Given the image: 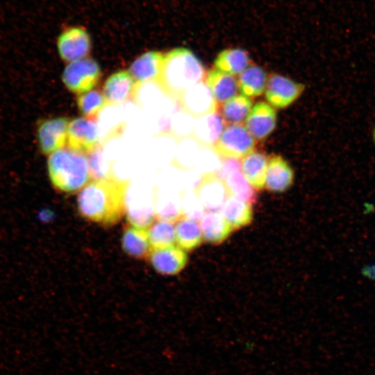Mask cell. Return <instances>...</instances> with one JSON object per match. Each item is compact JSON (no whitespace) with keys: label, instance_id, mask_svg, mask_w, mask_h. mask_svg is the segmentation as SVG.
I'll use <instances>...</instances> for the list:
<instances>
[{"label":"cell","instance_id":"1","mask_svg":"<svg viewBox=\"0 0 375 375\" xmlns=\"http://www.w3.org/2000/svg\"><path fill=\"white\" fill-rule=\"evenodd\" d=\"M129 181L110 178L93 180L80 191L77 206L85 219L103 226L119 222L126 212Z\"/></svg>","mask_w":375,"mask_h":375},{"label":"cell","instance_id":"2","mask_svg":"<svg viewBox=\"0 0 375 375\" xmlns=\"http://www.w3.org/2000/svg\"><path fill=\"white\" fill-rule=\"evenodd\" d=\"M205 68L190 49H173L165 54L159 85L169 94L178 97L190 87L202 82Z\"/></svg>","mask_w":375,"mask_h":375},{"label":"cell","instance_id":"3","mask_svg":"<svg viewBox=\"0 0 375 375\" xmlns=\"http://www.w3.org/2000/svg\"><path fill=\"white\" fill-rule=\"evenodd\" d=\"M47 167L52 185L62 192H78L91 179L88 158L70 149H61L50 154Z\"/></svg>","mask_w":375,"mask_h":375},{"label":"cell","instance_id":"4","mask_svg":"<svg viewBox=\"0 0 375 375\" xmlns=\"http://www.w3.org/2000/svg\"><path fill=\"white\" fill-rule=\"evenodd\" d=\"M99 64L92 58H82L71 62L62 74V81L72 92L80 94L92 89L101 77Z\"/></svg>","mask_w":375,"mask_h":375},{"label":"cell","instance_id":"5","mask_svg":"<svg viewBox=\"0 0 375 375\" xmlns=\"http://www.w3.org/2000/svg\"><path fill=\"white\" fill-rule=\"evenodd\" d=\"M256 142L247 129L240 124L226 127L214 146L217 153L226 158L238 159L253 152Z\"/></svg>","mask_w":375,"mask_h":375},{"label":"cell","instance_id":"6","mask_svg":"<svg viewBox=\"0 0 375 375\" xmlns=\"http://www.w3.org/2000/svg\"><path fill=\"white\" fill-rule=\"evenodd\" d=\"M92 47L90 34L85 28L71 26L65 28L57 40V47L60 58L66 62L84 58Z\"/></svg>","mask_w":375,"mask_h":375},{"label":"cell","instance_id":"7","mask_svg":"<svg viewBox=\"0 0 375 375\" xmlns=\"http://www.w3.org/2000/svg\"><path fill=\"white\" fill-rule=\"evenodd\" d=\"M304 84L277 74H271L265 88V98L274 107L284 108L294 102L304 92Z\"/></svg>","mask_w":375,"mask_h":375},{"label":"cell","instance_id":"8","mask_svg":"<svg viewBox=\"0 0 375 375\" xmlns=\"http://www.w3.org/2000/svg\"><path fill=\"white\" fill-rule=\"evenodd\" d=\"M69 121L60 117L42 121L37 128V140L41 152L45 155L61 149L67 141Z\"/></svg>","mask_w":375,"mask_h":375},{"label":"cell","instance_id":"9","mask_svg":"<svg viewBox=\"0 0 375 375\" xmlns=\"http://www.w3.org/2000/svg\"><path fill=\"white\" fill-rule=\"evenodd\" d=\"M99 141V128L94 121L79 117L69 123L67 144L70 150L91 153L97 149Z\"/></svg>","mask_w":375,"mask_h":375},{"label":"cell","instance_id":"10","mask_svg":"<svg viewBox=\"0 0 375 375\" xmlns=\"http://www.w3.org/2000/svg\"><path fill=\"white\" fill-rule=\"evenodd\" d=\"M180 99L187 112L194 117L216 112L217 101L208 87L203 82L188 88Z\"/></svg>","mask_w":375,"mask_h":375},{"label":"cell","instance_id":"11","mask_svg":"<svg viewBox=\"0 0 375 375\" xmlns=\"http://www.w3.org/2000/svg\"><path fill=\"white\" fill-rule=\"evenodd\" d=\"M194 192L209 211H219L229 197L224 181L213 172L202 176Z\"/></svg>","mask_w":375,"mask_h":375},{"label":"cell","instance_id":"12","mask_svg":"<svg viewBox=\"0 0 375 375\" xmlns=\"http://www.w3.org/2000/svg\"><path fill=\"white\" fill-rule=\"evenodd\" d=\"M276 112L268 103L258 102L246 118V128L256 139L262 140L267 138L276 124Z\"/></svg>","mask_w":375,"mask_h":375},{"label":"cell","instance_id":"13","mask_svg":"<svg viewBox=\"0 0 375 375\" xmlns=\"http://www.w3.org/2000/svg\"><path fill=\"white\" fill-rule=\"evenodd\" d=\"M149 257L155 270L163 275L178 274L185 267L188 259L185 250L174 245L152 249Z\"/></svg>","mask_w":375,"mask_h":375},{"label":"cell","instance_id":"14","mask_svg":"<svg viewBox=\"0 0 375 375\" xmlns=\"http://www.w3.org/2000/svg\"><path fill=\"white\" fill-rule=\"evenodd\" d=\"M136 81L127 71L117 72L105 82L103 94L107 103L119 106L131 100L135 92Z\"/></svg>","mask_w":375,"mask_h":375},{"label":"cell","instance_id":"15","mask_svg":"<svg viewBox=\"0 0 375 375\" xmlns=\"http://www.w3.org/2000/svg\"><path fill=\"white\" fill-rule=\"evenodd\" d=\"M165 60V54L157 51H149L135 59L129 72L138 83L160 81Z\"/></svg>","mask_w":375,"mask_h":375},{"label":"cell","instance_id":"16","mask_svg":"<svg viewBox=\"0 0 375 375\" xmlns=\"http://www.w3.org/2000/svg\"><path fill=\"white\" fill-rule=\"evenodd\" d=\"M224 127V120L217 112L198 117L195 120L192 136L203 147L215 145Z\"/></svg>","mask_w":375,"mask_h":375},{"label":"cell","instance_id":"17","mask_svg":"<svg viewBox=\"0 0 375 375\" xmlns=\"http://www.w3.org/2000/svg\"><path fill=\"white\" fill-rule=\"evenodd\" d=\"M294 174L289 163L281 156L273 155L269 160L265 186L274 192H283L293 183Z\"/></svg>","mask_w":375,"mask_h":375},{"label":"cell","instance_id":"18","mask_svg":"<svg viewBox=\"0 0 375 375\" xmlns=\"http://www.w3.org/2000/svg\"><path fill=\"white\" fill-rule=\"evenodd\" d=\"M206 84L218 103H224L233 98L238 90V83L235 77L216 68L210 69L206 73Z\"/></svg>","mask_w":375,"mask_h":375},{"label":"cell","instance_id":"19","mask_svg":"<svg viewBox=\"0 0 375 375\" xmlns=\"http://www.w3.org/2000/svg\"><path fill=\"white\" fill-rule=\"evenodd\" d=\"M203 240L218 244L226 240L233 228L219 211H208L200 222Z\"/></svg>","mask_w":375,"mask_h":375},{"label":"cell","instance_id":"20","mask_svg":"<svg viewBox=\"0 0 375 375\" xmlns=\"http://www.w3.org/2000/svg\"><path fill=\"white\" fill-rule=\"evenodd\" d=\"M269 160L261 152H252L242 160L241 172L254 189L262 190L265 186Z\"/></svg>","mask_w":375,"mask_h":375},{"label":"cell","instance_id":"21","mask_svg":"<svg viewBox=\"0 0 375 375\" xmlns=\"http://www.w3.org/2000/svg\"><path fill=\"white\" fill-rule=\"evenodd\" d=\"M122 246L128 255L140 259L149 256L152 250L147 229L133 226L124 231Z\"/></svg>","mask_w":375,"mask_h":375},{"label":"cell","instance_id":"22","mask_svg":"<svg viewBox=\"0 0 375 375\" xmlns=\"http://www.w3.org/2000/svg\"><path fill=\"white\" fill-rule=\"evenodd\" d=\"M220 212L233 230L249 224L253 218L251 204L233 196L227 198Z\"/></svg>","mask_w":375,"mask_h":375},{"label":"cell","instance_id":"23","mask_svg":"<svg viewBox=\"0 0 375 375\" xmlns=\"http://www.w3.org/2000/svg\"><path fill=\"white\" fill-rule=\"evenodd\" d=\"M267 76L259 66L252 65L240 74L238 83L241 93L247 97H258L265 90Z\"/></svg>","mask_w":375,"mask_h":375},{"label":"cell","instance_id":"24","mask_svg":"<svg viewBox=\"0 0 375 375\" xmlns=\"http://www.w3.org/2000/svg\"><path fill=\"white\" fill-rule=\"evenodd\" d=\"M250 62L249 53L239 48L227 49L222 51L215 58L216 69L231 75L241 73Z\"/></svg>","mask_w":375,"mask_h":375},{"label":"cell","instance_id":"25","mask_svg":"<svg viewBox=\"0 0 375 375\" xmlns=\"http://www.w3.org/2000/svg\"><path fill=\"white\" fill-rule=\"evenodd\" d=\"M203 235L200 224L194 219L181 218L176 226V241L179 247L191 251L202 242Z\"/></svg>","mask_w":375,"mask_h":375},{"label":"cell","instance_id":"26","mask_svg":"<svg viewBox=\"0 0 375 375\" xmlns=\"http://www.w3.org/2000/svg\"><path fill=\"white\" fill-rule=\"evenodd\" d=\"M220 179L224 181L229 196L235 197L251 205L256 201V192L242 174L240 168L228 172Z\"/></svg>","mask_w":375,"mask_h":375},{"label":"cell","instance_id":"27","mask_svg":"<svg viewBox=\"0 0 375 375\" xmlns=\"http://www.w3.org/2000/svg\"><path fill=\"white\" fill-rule=\"evenodd\" d=\"M252 108V101L248 97L239 94L224 103L221 114L226 122L236 124L242 122Z\"/></svg>","mask_w":375,"mask_h":375},{"label":"cell","instance_id":"28","mask_svg":"<svg viewBox=\"0 0 375 375\" xmlns=\"http://www.w3.org/2000/svg\"><path fill=\"white\" fill-rule=\"evenodd\" d=\"M152 249L174 245L176 241V227L174 222L158 219L147 229Z\"/></svg>","mask_w":375,"mask_h":375},{"label":"cell","instance_id":"29","mask_svg":"<svg viewBox=\"0 0 375 375\" xmlns=\"http://www.w3.org/2000/svg\"><path fill=\"white\" fill-rule=\"evenodd\" d=\"M77 105L82 115L92 120L97 119L108 103L104 94L95 90L80 95L77 99Z\"/></svg>","mask_w":375,"mask_h":375},{"label":"cell","instance_id":"30","mask_svg":"<svg viewBox=\"0 0 375 375\" xmlns=\"http://www.w3.org/2000/svg\"><path fill=\"white\" fill-rule=\"evenodd\" d=\"M90 174L93 180L114 178L112 169L103 156V153L97 149L91 153L88 158Z\"/></svg>","mask_w":375,"mask_h":375},{"label":"cell","instance_id":"31","mask_svg":"<svg viewBox=\"0 0 375 375\" xmlns=\"http://www.w3.org/2000/svg\"><path fill=\"white\" fill-rule=\"evenodd\" d=\"M181 207L183 215L191 219H199L205 214V208L194 192L183 197Z\"/></svg>","mask_w":375,"mask_h":375},{"label":"cell","instance_id":"32","mask_svg":"<svg viewBox=\"0 0 375 375\" xmlns=\"http://www.w3.org/2000/svg\"><path fill=\"white\" fill-rule=\"evenodd\" d=\"M362 274L369 278H375V265H368L362 269Z\"/></svg>","mask_w":375,"mask_h":375},{"label":"cell","instance_id":"33","mask_svg":"<svg viewBox=\"0 0 375 375\" xmlns=\"http://www.w3.org/2000/svg\"><path fill=\"white\" fill-rule=\"evenodd\" d=\"M372 140H373V142L375 145V126L373 128V131H372Z\"/></svg>","mask_w":375,"mask_h":375}]
</instances>
